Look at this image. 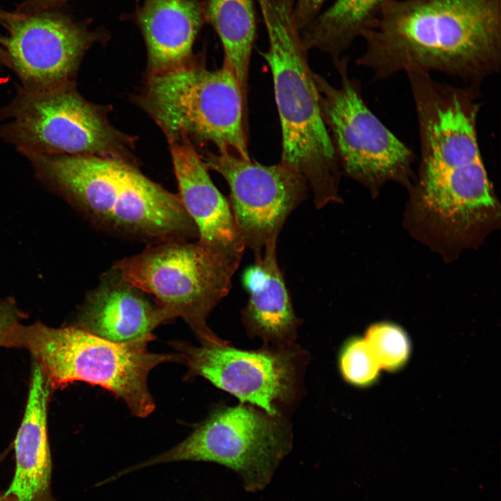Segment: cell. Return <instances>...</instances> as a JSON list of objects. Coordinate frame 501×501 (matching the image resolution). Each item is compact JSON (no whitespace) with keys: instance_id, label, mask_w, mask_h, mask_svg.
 I'll return each instance as SVG.
<instances>
[{"instance_id":"cell-17","label":"cell","mask_w":501,"mask_h":501,"mask_svg":"<svg viewBox=\"0 0 501 501\" xmlns=\"http://www.w3.org/2000/svg\"><path fill=\"white\" fill-rule=\"evenodd\" d=\"M137 19L147 47L148 75L192 61L193 42L205 20L199 0H145Z\"/></svg>"},{"instance_id":"cell-5","label":"cell","mask_w":501,"mask_h":501,"mask_svg":"<svg viewBox=\"0 0 501 501\" xmlns=\"http://www.w3.org/2000/svg\"><path fill=\"white\" fill-rule=\"evenodd\" d=\"M136 102L167 138L185 136L210 143L219 152L250 159L245 131L247 102L224 61L213 70L192 61L148 75Z\"/></svg>"},{"instance_id":"cell-10","label":"cell","mask_w":501,"mask_h":501,"mask_svg":"<svg viewBox=\"0 0 501 501\" xmlns=\"http://www.w3.org/2000/svg\"><path fill=\"white\" fill-rule=\"evenodd\" d=\"M172 345L188 367L187 378L202 376L269 415H284V408L299 395L307 356L294 344L258 350L237 349L229 342L195 347L177 341Z\"/></svg>"},{"instance_id":"cell-16","label":"cell","mask_w":501,"mask_h":501,"mask_svg":"<svg viewBox=\"0 0 501 501\" xmlns=\"http://www.w3.org/2000/svg\"><path fill=\"white\" fill-rule=\"evenodd\" d=\"M278 240L268 243L262 255L242 274L248 294L241 321L250 337L266 344H294L301 319L293 309L290 294L276 256Z\"/></svg>"},{"instance_id":"cell-9","label":"cell","mask_w":501,"mask_h":501,"mask_svg":"<svg viewBox=\"0 0 501 501\" xmlns=\"http://www.w3.org/2000/svg\"><path fill=\"white\" fill-rule=\"evenodd\" d=\"M284 415H271L244 403L216 409L178 445L128 469L180 461L214 462L236 472L250 492L270 482L292 447Z\"/></svg>"},{"instance_id":"cell-2","label":"cell","mask_w":501,"mask_h":501,"mask_svg":"<svg viewBox=\"0 0 501 501\" xmlns=\"http://www.w3.org/2000/svg\"><path fill=\"white\" fill-rule=\"evenodd\" d=\"M22 154L40 178L106 231L151 243L198 237L179 196L147 177L135 163L98 156Z\"/></svg>"},{"instance_id":"cell-26","label":"cell","mask_w":501,"mask_h":501,"mask_svg":"<svg viewBox=\"0 0 501 501\" xmlns=\"http://www.w3.org/2000/svg\"><path fill=\"white\" fill-rule=\"evenodd\" d=\"M0 63L8 67L9 66L8 56L4 47L2 45L1 39H0Z\"/></svg>"},{"instance_id":"cell-8","label":"cell","mask_w":501,"mask_h":501,"mask_svg":"<svg viewBox=\"0 0 501 501\" xmlns=\"http://www.w3.org/2000/svg\"><path fill=\"white\" fill-rule=\"evenodd\" d=\"M349 57L335 67L340 86L315 74L322 116L342 173L363 186L372 198L388 183L408 190L415 179V154L365 104L359 84L349 77Z\"/></svg>"},{"instance_id":"cell-7","label":"cell","mask_w":501,"mask_h":501,"mask_svg":"<svg viewBox=\"0 0 501 501\" xmlns=\"http://www.w3.org/2000/svg\"><path fill=\"white\" fill-rule=\"evenodd\" d=\"M0 138L22 154L98 156L135 163L134 139L114 127L106 108L86 100L74 81L40 91L19 87L0 111Z\"/></svg>"},{"instance_id":"cell-13","label":"cell","mask_w":501,"mask_h":501,"mask_svg":"<svg viewBox=\"0 0 501 501\" xmlns=\"http://www.w3.org/2000/svg\"><path fill=\"white\" fill-rule=\"evenodd\" d=\"M167 140L178 196L196 227L198 241L217 253L241 260L246 247L229 201L212 182L200 154L187 137Z\"/></svg>"},{"instance_id":"cell-6","label":"cell","mask_w":501,"mask_h":501,"mask_svg":"<svg viewBox=\"0 0 501 501\" xmlns=\"http://www.w3.org/2000/svg\"><path fill=\"white\" fill-rule=\"evenodd\" d=\"M241 260L217 253L198 241L169 239L117 262L120 277L154 297L169 320L181 317L202 344L228 342L207 325L210 312L228 294Z\"/></svg>"},{"instance_id":"cell-4","label":"cell","mask_w":501,"mask_h":501,"mask_svg":"<svg viewBox=\"0 0 501 501\" xmlns=\"http://www.w3.org/2000/svg\"><path fill=\"white\" fill-rule=\"evenodd\" d=\"M149 342L117 343L75 326L55 328L35 323L18 324L7 347L29 351L52 391L74 381L99 385L122 399L133 415L145 418L155 408L148 385L150 371L164 363L182 362L179 353L150 352Z\"/></svg>"},{"instance_id":"cell-23","label":"cell","mask_w":501,"mask_h":501,"mask_svg":"<svg viewBox=\"0 0 501 501\" xmlns=\"http://www.w3.org/2000/svg\"><path fill=\"white\" fill-rule=\"evenodd\" d=\"M19 318L18 312L13 307L0 305V347H6L8 337L19 324Z\"/></svg>"},{"instance_id":"cell-27","label":"cell","mask_w":501,"mask_h":501,"mask_svg":"<svg viewBox=\"0 0 501 501\" xmlns=\"http://www.w3.org/2000/svg\"><path fill=\"white\" fill-rule=\"evenodd\" d=\"M7 451L4 452L3 454L0 455V463L3 461V459L6 456ZM0 501H10L7 498H6L3 495H0Z\"/></svg>"},{"instance_id":"cell-24","label":"cell","mask_w":501,"mask_h":501,"mask_svg":"<svg viewBox=\"0 0 501 501\" xmlns=\"http://www.w3.org/2000/svg\"><path fill=\"white\" fill-rule=\"evenodd\" d=\"M65 0H29V6H34L36 8H47L61 3Z\"/></svg>"},{"instance_id":"cell-15","label":"cell","mask_w":501,"mask_h":501,"mask_svg":"<svg viewBox=\"0 0 501 501\" xmlns=\"http://www.w3.org/2000/svg\"><path fill=\"white\" fill-rule=\"evenodd\" d=\"M52 392L47 376L33 361L24 414L14 441L15 475L3 494L10 501H56L51 487L47 433V406Z\"/></svg>"},{"instance_id":"cell-11","label":"cell","mask_w":501,"mask_h":501,"mask_svg":"<svg viewBox=\"0 0 501 501\" xmlns=\"http://www.w3.org/2000/svg\"><path fill=\"white\" fill-rule=\"evenodd\" d=\"M200 157L207 168L228 183V201L245 247L255 257L262 255L305 200L306 180L281 162L267 166L225 151H206Z\"/></svg>"},{"instance_id":"cell-1","label":"cell","mask_w":501,"mask_h":501,"mask_svg":"<svg viewBox=\"0 0 501 501\" xmlns=\"http://www.w3.org/2000/svg\"><path fill=\"white\" fill-rule=\"evenodd\" d=\"M361 38L373 80L436 72L479 88L501 67V0H386Z\"/></svg>"},{"instance_id":"cell-20","label":"cell","mask_w":501,"mask_h":501,"mask_svg":"<svg viewBox=\"0 0 501 501\" xmlns=\"http://www.w3.org/2000/svg\"><path fill=\"white\" fill-rule=\"evenodd\" d=\"M364 339L381 369L397 371L410 357V340L405 331L394 323L383 321L371 325Z\"/></svg>"},{"instance_id":"cell-3","label":"cell","mask_w":501,"mask_h":501,"mask_svg":"<svg viewBox=\"0 0 501 501\" xmlns=\"http://www.w3.org/2000/svg\"><path fill=\"white\" fill-rule=\"evenodd\" d=\"M257 1L269 39L267 50L260 54L273 81L282 131L280 162L306 180L317 209L340 203L342 173L294 19L293 0Z\"/></svg>"},{"instance_id":"cell-22","label":"cell","mask_w":501,"mask_h":501,"mask_svg":"<svg viewBox=\"0 0 501 501\" xmlns=\"http://www.w3.org/2000/svg\"><path fill=\"white\" fill-rule=\"evenodd\" d=\"M326 0H293V15L295 23L301 31L320 13Z\"/></svg>"},{"instance_id":"cell-18","label":"cell","mask_w":501,"mask_h":501,"mask_svg":"<svg viewBox=\"0 0 501 501\" xmlns=\"http://www.w3.org/2000/svg\"><path fill=\"white\" fill-rule=\"evenodd\" d=\"M386 0H335L300 31L305 51L317 49L334 63L377 16Z\"/></svg>"},{"instance_id":"cell-25","label":"cell","mask_w":501,"mask_h":501,"mask_svg":"<svg viewBox=\"0 0 501 501\" xmlns=\"http://www.w3.org/2000/svg\"><path fill=\"white\" fill-rule=\"evenodd\" d=\"M14 15V13H9L0 10V23L7 26L10 19L13 18Z\"/></svg>"},{"instance_id":"cell-14","label":"cell","mask_w":501,"mask_h":501,"mask_svg":"<svg viewBox=\"0 0 501 501\" xmlns=\"http://www.w3.org/2000/svg\"><path fill=\"white\" fill-rule=\"evenodd\" d=\"M147 295L112 267L88 296L75 326L113 342H151L152 331L170 320Z\"/></svg>"},{"instance_id":"cell-21","label":"cell","mask_w":501,"mask_h":501,"mask_svg":"<svg viewBox=\"0 0 501 501\" xmlns=\"http://www.w3.org/2000/svg\"><path fill=\"white\" fill-rule=\"evenodd\" d=\"M340 368L344 379L359 387L373 384L378 379L380 367L364 337H354L347 342L340 356Z\"/></svg>"},{"instance_id":"cell-12","label":"cell","mask_w":501,"mask_h":501,"mask_svg":"<svg viewBox=\"0 0 501 501\" xmlns=\"http://www.w3.org/2000/svg\"><path fill=\"white\" fill-rule=\"evenodd\" d=\"M7 29L9 35L1 42L9 67L31 91L74 81L84 54L102 35L49 12L15 13Z\"/></svg>"},{"instance_id":"cell-19","label":"cell","mask_w":501,"mask_h":501,"mask_svg":"<svg viewBox=\"0 0 501 501\" xmlns=\"http://www.w3.org/2000/svg\"><path fill=\"white\" fill-rule=\"evenodd\" d=\"M205 16L216 30L224 62L234 73L247 102L248 78L256 22L253 0H208Z\"/></svg>"}]
</instances>
